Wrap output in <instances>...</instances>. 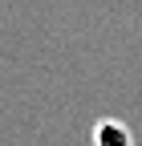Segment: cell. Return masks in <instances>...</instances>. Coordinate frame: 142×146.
<instances>
[{
    "mask_svg": "<svg viewBox=\"0 0 142 146\" xmlns=\"http://www.w3.org/2000/svg\"><path fill=\"white\" fill-rule=\"evenodd\" d=\"M94 146H134L130 126L118 122V118H102V122L94 126Z\"/></svg>",
    "mask_w": 142,
    "mask_h": 146,
    "instance_id": "1",
    "label": "cell"
}]
</instances>
